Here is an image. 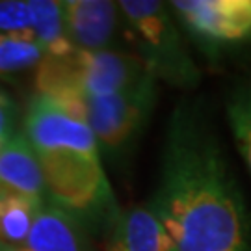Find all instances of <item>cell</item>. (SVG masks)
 Wrapping results in <instances>:
<instances>
[{
    "instance_id": "15",
    "label": "cell",
    "mask_w": 251,
    "mask_h": 251,
    "mask_svg": "<svg viewBox=\"0 0 251 251\" xmlns=\"http://www.w3.org/2000/svg\"><path fill=\"white\" fill-rule=\"evenodd\" d=\"M0 34L32 36V11L23 0H0ZM36 41V39H34Z\"/></svg>"
},
{
    "instance_id": "1",
    "label": "cell",
    "mask_w": 251,
    "mask_h": 251,
    "mask_svg": "<svg viewBox=\"0 0 251 251\" xmlns=\"http://www.w3.org/2000/svg\"><path fill=\"white\" fill-rule=\"evenodd\" d=\"M179 251H251V222L206 112L182 100L168 123L160 182L149 201Z\"/></svg>"
},
{
    "instance_id": "5",
    "label": "cell",
    "mask_w": 251,
    "mask_h": 251,
    "mask_svg": "<svg viewBox=\"0 0 251 251\" xmlns=\"http://www.w3.org/2000/svg\"><path fill=\"white\" fill-rule=\"evenodd\" d=\"M156 88L158 80L147 73L136 86L121 93L62 104L90 126L99 147L119 156L132 149L147 125L156 102Z\"/></svg>"
},
{
    "instance_id": "14",
    "label": "cell",
    "mask_w": 251,
    "mask_h": 251,
    "mask_svg": "<svg viewBox=\"0 0 251 251\" xmlns=\"http://www.w3.org/2000/svg\"><path fill=\"white\" fill-rule=\"evenodd\" d=\"M45 50L32 37L0 34V76L32 69L43 62Z\"/></svg>"
},
{
    "instance_id": "10",
    "label": "cell",
    "mask_w": 251,
    "mask_h": 251,
    "mask_svg": "<svg viewBox=\"0 0 251 251\" xmlns=\"http://www.w3.org/2000/svg\"><path fill=\"white\" fill-rule=\"evenodd\" d=\"M106 251H179L151 205L132 206L121 212Z\"/></svg>"
},
{
    "instance_id": "4",
    "label": "cell",
    "mask_w": 251,
    "mask_h": 251,
    "mask_svg": "<svg viewBox=\"0 0 251 251\" xmlns=\"http://www.w3.org/2000/svg\"><path fill=\"white\" fill-rule=\"evenodd\" d=\"M117 8L138 50L134 54L156 80L179 90L198 86L199 69L168 4L158 0H121Z\"/></svg>"
},
{
    "instance_id": "9",
    "label": "cell",
    "mask_w": 251,
    "mask_h": 251,
    "mask_svg": "<svg viewBox=\"0 0 251 251\" xmlns=\"http://www.w3.org/2000/svg\"><path fill=\"white\" fill-rule=\"evenodd\" d=\"M11 251H95L91 234L75 218L47 201L34 216L26 242Z\"/></svg>"
},
{
    "instance_id": "2",
    "label": "cell",
    "mask_w": 251,
    "mask_h": 251,
    "mask_svg": "<svg viewBox=\"0 0 251 251\" xmlns=\"http://www.w3.org/2000/svg\"><path fill=\"white\" fill-rule=\"evenodd\" d=\"M23 134L41 164L47 199L106 242L123 210L90 126L62 102L37 93L28 104Z\"/></svg>"
},
{
    "instance_id": "16",
    "label": "cell",
    "mask_w": 251,
    "mask_h": 251,
    "mask_svg": "<svg viewBox=\"0 0 251 251\" xmlns=\"http://www.w3.org/2000/svg\"><path fill=\"white\" fill-rule=\"evenodd\" d=\"M15 121H17V108L9 99L8 93L0 90V147L15 134Z\"/></svg>"
},
{
    "instance_id": "11",
    "label": "cell",
    "mask_w": 251,
    "mask_h": 251,
    "mask_svg": "<svg viewBox=\"0 0 251 251\" xmlns=\"http://www.w3.org/2000/svg\"><path fill=\"white\" fill-rule=\"evenodd\" d=\"M28 6L32 11V36L45 56H65L75 50L65 34L62 2L28 0Z\"/></svg>"
},
{
    "instance_id": "6",
    "label": "cell",
    "mask_w": 251,
    "mask_h": 251,
    "mask_svg": "<svg viewBox=\"0 0 251 251\" xmlns=\"http://www.w3.org/2000/svg\"><path fill=\"white\" fill-rule=\"evenodd\" d=\"M168 6L201 45L218 49L251 41V0H175Z\"/></svg>"
},
{
    "instance_id": "8",
    "label": "cell",
    "mask_w": 251,
    "mask_h": 251,
    "mask_svg": "<svg viewBox=\"0 0 251 251\" xmlns=\"http://www.w3.org/2000/svg\"><path fill=\"white\" fill-rule=\"evenodd\" d=\"M0 196L25 199L36 208L49 201L41 164L23 130L0 147Z\"/></svg>"
},
{
    "instance_id": "13",
    "label": "cell",
    "mask_w": 251,
    "mask_h": 251,
    "mask_svg": "<svg viewBox=\"0 0 251 251\" xmlns=\"http://www.w3.org/2000/svg\"><path fill=\"white\" fill-rule=\"evenodd\" d=\"M37 210L25 199L0 196V251L19 250L26 242Z\"/></svg>"
},
{
    "instance_id": "7",
    "label": "cell",
    "mask_w": 251,
    "mask_h": 251,
    "mask_svg": "<svg viewBox=\"0 0 251 251\" xmlns=\"http://www.w3.org/2000/svg\"><path fill=\"white\" fill-rule=\"evenodd\" d=\"M65 34L75 50H108L119 26L121 11L110 0L62 2Z\"/></svg>"
},
{
    "instance_id": "12",
    "label": "cell",
    "mask_w": 251,
    "mask_h": 251,
    "mask_svg": "<svg viewBox=\"0 0 251 251\" xmlns=\"http://www.w3.org/2000/svg\"><path fill=\"white\" fill-rule=\"evenodd\" d=\"M225 114L234 144L251 173V75L231 88L225 100Z\"/></svg>"
},
{
    "instance_id": "3",
    "label": "cell",
    "mask_w": 251,
    "mask_h": 251,
    "mask_svg": "<svg viewBox=\"0 0 251 251\" xmlns=\"http://www.w3.org/2000/svg\"><path fill=\"white\" fill-rule=\"evenodd\" d=\"M147 73L134 52L71 50L65 56H45L37 65V93L60 102L108 97L136 86Z\"/></svg>"
}]
</instances>
